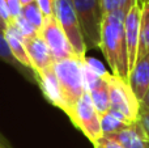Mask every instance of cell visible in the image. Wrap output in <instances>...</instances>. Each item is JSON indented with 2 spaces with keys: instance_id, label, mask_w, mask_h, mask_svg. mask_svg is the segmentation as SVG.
<instances>
[{
  "instance_id": "6da1fadb",
  "label": "cell",
  "mask_w": 149,
  "mask_h": 148,
  "mask_svg": "<svg viewBox=\"0 0 149 148\" xmlns=\"http://www.w3.org/2000/svg\"><path fill=\"white\" fill-rule=\"evenodd\" d=\"M126 12H116L103 15L101 24L100 49L107 62L113 75L128 83V58H127L126 37H124V18Z\"/></svg>"
},
{
  "instance_id": "7a4b0ae2",
  "label": "cell",
  "mask_w": 149,
  "mask_h": 148,
  "mask_svg": "<svg viewBox=\"0 0 149 148\" xmlns=\"http://www.w3.org/2000/svg\"><path fill=\"white\" fill-rule=\"evenodd\" d=\"M82 60L79 58L59 60L54 63V71L60 87L62 98L64 101V113L72 118L74 106L85 93L82 83Z\"/></svg>"
},
{
  "instance_id": "3957f363",
  "label": "cell",
  "mask_w": 149,
  "mask_h": 148,
  "mask_svg": "<svg viewBox=\"0 0 149 148\" xmlns=\"http://www.w3.org/2000/svg\"><path fill=\"white\" fill-rule=\"evenodd\" d=\"M86 49L100 47L103 12L101 0H71Z\"/></svg>"
},
{
  "instance_id": "277c9868",
  "label": "cell",
  "mask_w": 149,
  "mask_h": 148,
  "mask_svg": "<svg viewBox=\"0 0 149 148\" xmlns=\"http://www.w3.org/2000/svg\"><path fill=\"white\" fill-rule=\"evenodd\" d=\"M54 16L60 28L63 29L64 34L67 36L74 51V55L82 60L85 58V52L88 49L84 42V37H82L81 28H80L72 1L71 0H54Z\"/></svg>"
},
{
  "instance_id": "5b68a950",
  "label": "cell",
  "mask_w": 149,
  "mask_h": 148,
  "mask_svg": "<svg viewBox=\"0 0 149 148\" xmlns=\"http://www.w3.org/2000/svg\"><path fill=\"white\" fill-rule=\"evenodd\" d=\"M106 80H107L109 93H110V109L123 114L130 122H137L140 102L135 97L128 83L113 73H107Z\"/></svg>"
},
{
  "instance_id": "8992f818",
  "label": "cell",
  "mask_w": 149,
  "mask_h": 148,
  "mask_svg": "<svg viewBox=\"0 0 149 148\" xmlns=\"http://www.w3.org/2000/svg\"><path fill=\"white\" fill-rule=\"evenodd\" d=\"M73 125L79 127L85 134L92 143L97 142L102 136V128H101V115L95 110L90 96L85 92L79 100L77 105L74 106L73 115L71 118Z\"/></svg>"
},
{
  "instance_id": "52a82bcc",
  "label": "cell",
  "mask_w": 149,
  "mask_h": 148,
  "mask_svg": "<svg viewBox=\"0 0 149 148\" xmlns=\"http://www.w3.org/2000/svg\"><path fill=\"white\" fill-rule=\"evenodd\" d=\"M38 33L42 37V39L46 42L47 47L50 50V54L54 58L55 62L70 59V58H77L74 55V51L70 41H68L67 36L58 24L55 16L45 18L43 26Z\"/></svg>"
},
{
  "instance_id": "ba28073f",
  "label": "cell",
  "mask_w": 149,
  "mask_h": 148,
  "mask_svg": "<svg viewBox=\"0 0 149 148\" xmlns=\"http://www.w3.org/2000/svg\"><path fill=\"white\" fill-rule=\"evenodd\" d=\"M140 18H141V4L136 3L127 12L124 18V37L127 46V58H128V70L134 68L137 60V50H139L140 38Z\"/></svg>"
},
{
  "instance_id": "9c48e42d",
  "label": "cell",
  "mask_w": 149,
  "mask_h": 148,
  "mask_svg": "<svg viewBox=\"0 0 149 148\" xmlns=\"http://www.w3.org/2000/svg\"><path fill=\"white\" fill-rule=\"evenodd\" d=\"M24 46L26 49V54L30 60L31 70L34 72V76H38L39 73L45 72L46 70L54 67V58L50 54V50L47 47L46 42L42 39V37L38 34L33 37L24 38Z\"/></svg>"
},
{
  "instance_id": "30bf717a",
  "label": "cell",
  "mask_w": 149,
  "mask_h": 148,
  "mask_svg": "<svg viewBox=\"0 0 149 148\" xmlns=\"http://www.w3.org/2000/svg\"><path fill=\"white\" fill-rule=\"evenodd\" d=\"M128 85L137 101L141 102L149 89V54L137 59L134 68L130 71Z\"/></svg>"
},
{
  "instance_id": "8fae6325",
  "label": "cell",
  "mask_w": 149,
  "mask_h": 148,
  "mask_svg": "<svg viewBox=\"0 0 149 148\" xmlns=\"http://www.w3.org/2000/svg\"><path fill=\"white\" fill-rule=\"evenodd\" d=\"M36 79L38 80L39 85H41V89L43 92L45 97L51 102L54 106L62 109L63 112L65 110V105L64 101L62 98V93H60V87L59 83H58L56 75H55L54 67L46 70L45 72L39 73L38 76H36Z\"/></svg>"
},
{
  "instance_id": "7c38bea8",
  "label": "cell",
  "mask_w": 149,
  "mask_h": 148,
  "mask_svg": "<svg viewBox=\"0 0 149 148\" xmlns=\"http://www.w3.org/2000/svg\"><path fill=\"white\" fill-rule=\"evenodd\" d=\"M113 139L122 144L123 148H149V140L145 136L143 128L137 122L130 125L119 133L111 134Z\"/></svg>"
},
{
  "instance_id": "4fadbf2b",
  "label": "cell",
  "mask_w": 149,
  "mask_h": 148,
  "mask_svg": "<svg viewBox=\"0 0 149 148\" xmlns=\"http://www.w3.org/2000/svg\"><path fill=\"white\" fill-rule=\"evenodd\" d=\"M4 36H5L8 47H9L13 58H15L24 68H29L30 71H33L31 70L30 60H29L28 54H26V49H25V46H24V42H22L24 38L18 34V31L16 30L15 28H12L10 25H7Z\"/></svg>"
},
{
  "instance_id": "5bb4252c",
  "label": "cell",
  "mask_w": 149,
  "mask_h": 148,
  "mask_svg": "<svg viewBox=\"0 0 149 148\" xmlns=\"http://www.w3.org/2000/svg\"><path fill=\"white\" fill-rule=\"evenodd\" d=\"M106 75L102 76L100 81L88 92L95 110L100 115H103L110 110V93H109V84L106 80Z\"/></svg>"
},
{
  "instance_id": "9a60e30c",
  "label": "cell",
  "mask_w": 149,
  "mask_h": 148,
  "mask_svg": "<svg viewBox=\"0 0 149 148\" xmlns=\"http://www.w3.org/2000/svg\"><path fill=\"white\" fill-rule=\"evenodd\" d=\"M132 125L123 114L119 112L110 109L107 113L101 115V128H102V135H111V134L119 133Z\"/></svg>"
},
{
  "instance_id": "2e32d148",
  "label": "cell",
  "mask_w": 149,
  "mask_h": 148,
  "mask_svg": "<svg viewBox=\"0 0 149 148\" xmlns=\"http://www.w3.org/2000/svg\"><path fill=\"white\" fill-rule=\"evenodd\" d=\"M149 54V3H141V18H140V38L137 59ZM137 62V60H136Z\"/></svg>"
},
{
  "instance_id": "e0dca14e",
  "label": "cell",
  "mask_w": 149,
  "mask_h": 148,
  "mask_svg": "<svg viewBox=\"0 0 149 148\" xmlns=\"http://www.w3.org/2000/svg\"><path fill=\"white\" fill-rule=\"evenodd\" d=\"M21 16L25 18L28 22H30L37 30H41V28L43 26L45 22V16L42 15L41 9L38 8L37 3H30L28 5H24L22 7V12H21Z\"/></svg>"
},
{
  "instance_id": "ac0fdd59",
  "label": "cell",
  "mask_w": 149,
  "mask_h": 148,
  "mask_svg": "<svg viewBox=\"0 0 149 148\" xmlns=\"http://www.w3.org/2000/svg\"><path fill=\"white\" fill-rule=\"evenodd\" d=\"M102 3V12L103 15L111 12H116V10H122V12H128L139 0H101Z\"/></svg>"
},
{
  "instance_id": "d6986e66",
  "label": "cell",
  "mask_w": 149,
  "mask_h": 148,
  "mask_svg": "<svg viewBox=\"0 0 149 148\" xmlns=\"http://www.w3.org/2000/svg\"><path fill=\"white\" fill-rule=\"evenodd\" d=\"M8 25L15 28L22 38H28V37H33V36H36V34H38V30H37L30 22H28L22 16H18V17L13 18Z\"/></svg>"
},
{
  "instance_id": "ffe728a7",
  "label": "cell",
  "mask_w": 149,
  "mask_h": 148,
  "mask_svg": "<svg viewBox=\"0 0 149 148\" xmlns=\"http://www.w3.org/2000/svg\"><path fill=\"white\" fill-rule=\"evenodd\" d=\"M0 59L5 60L8 64L13 66V67L18 68V70H22L24 68L22 66L13 58L12 52H10L9 47H8L7 39H5V36H4V31H1V30H0Z\"/></svg>"
},
{
  "instance_id": "44dd1931",
  "label": "cell",
  "mask_w": 149,
  "mask_h": 148,
  "mask_svg": "<svg viewBox=\"0 0 149 148\" xmlns=\"http://www.w3.org/2000/svg\"><path fill=\"white\" fill-rule=\"evenodd\" d=\"M81 68H82V83H84V91L89 92L90 89H92L93 87L98 83V81H100L101 76H98L97 73L93 72V71L84 63V60H82Z\"/></svg>"
},
{
  "instance_id": "7402d4cb",
  "label": "cell",
  "mask_w": 149,
  "mask_h": 148,
  "mask_svg": "<svg viewBox=\"0 0 149 148\" xmlns=\"http://www.w3.org/2000/svg\"><path fill=\"white\" fill-rule=\"evenodd\" d=\"M137 123H139L140 127L143 128L145 136H147L149 140V108L140 106L139 115H137Z\"/></svg>"
},
{
  "instance_id": "603a6c76",
  "label": "cell",
  "mask_w": 149,
  "mask_h": 148,
  "mask_svg": "<svg viewBox=\"0 0 149 148\" xmlns=\"http://www.w3.org/2000/svg\"><path fill=\"white\" fill-rule=\"evenodd\" d=\"M93 146L94 148H123L120 143H118L115 139L109 135H102L97 142L93 143Z\"/></svg>"
},
{
  "instance_id": "cb8c5ba5",
  "label": "cell",
  "mask_w": 149,
  "mask_h": 148,
  "mask_svg": "<svg viewBox=\"0 0 149 148\" xmlns=\"http://www.w3.org/2000/svg\"><path fill=\"white\" fill-rule=\"evenodd\" d=\"M82 60H84V63L93 71V72L97 73L98 76H101V77L105 76L106 73H109L107 71L105 70V67L102 66V63H100L98 60H94V59H92V58H86V57H85Z\"/></svg>"
},
{
  "instance_id": "d4e9b609",
  "label": "cell",
  "mask_w": 149,
  "mask_h": 148,
  "mask_svg": "<svg viewBox=\"0 0 149 148\" xmlns=\"http://www.w3.org/2000/svg\"><path fill=\"white\" fill-rule=\"evenodd\" d=\"M36 3L45 18L54 16V0H36Z\"/></svg>"
},
{
  "instance_id": "484cf974",
  "label": "cell",
  "mask_w": 149,
  "mask_h": 148,
  "mask_svg": "<svg viewBox=\"0 0 149 148\" xmlns=\"http://www.w3.org/2000/svg\"><path fill=\"white\" fill-rule=\"evenodd\" d=\"M8 7V12H9L10 16V21L13 18L21 16V12H22V4H21L20 0H5Z\"/></svg>"
},
{
  "instance_id": "4316f807",
  "label": "cell",
  "mask_w": 149,
  "mask_h": 148,
  "mask_svg": "<svg viewBox=\"0 0 149 148\" xmlns=\"http://www.w3.org/2000/svg\"><path fill=\"white\" fill-rule=\"evenodd\" d=\"M0 18L7 25L10 22V16H9V12H8V7H7L5 0H0Z\"/></svg>"
},
{
  "instance_id": "83f0119b",
  "label": "cell",
  "mask_w": 149,
  "mask_h": 148,
  "mask_svg": "<svg viewBox=\"0 0 149 148\" xmlns=\"http://www.w3.org/2000/svg\"><path fill=\"white\" fill-rule=\"evenodd\" d=\"M140 106H143V108H149V89H148L147 94H145V97L143 98V101L140 102Z\"/></svg>"
},
{
  "instance_id": "f1b7e54d",
  "label": "cell",
  "mask_w": 149,
  "mask_h": 148,
  "mask_svg": "<svg viewBox=\"0 0 149 148\" xmlns=\"http://www.w3.org/2000/svg\"><path fill=\"white\" fill-rule=\"evenodd\" d=\"M5 29H7V24H5L4 21L0 18V30H1V31H5Z\"/></svg>"
},
{
  "instance_id": "f546056e",
  "label": "cell",
  "mask_w": 149,
  "mask_h": 148,
  "mask_svg": "<svg viewBox=\"0 0 149 148\" xmlns=\"http://www.w3.org/2000/svg\"><path fill=\"white\" fill-rule=\"evenodd\" d=\"M20 1H21V4H22V7H24V5L30 4V3H34L36 0H20Z\"/></svg>"
},
{
  "instance_id": "4dcf8cb0",
  "label": "cell",
  "mask_w": 149,
  "mask_h": 148,
  "mask_svg": "<svg viewBox=\"0 0 149 148\" xmlns=\"http://www.w3.org/2000/svg\"><path fill=\"white\" fill-rule=\"evenodd\" d=\"M144 1H147V3H149V0H144Z\"/></svg>"
},
{
  "instance_id": "1f68e13d",
  "label": "cell",
  "mask_w": 149,
  "mask_h": 148,
  "mask_svg": "<svg viewBox=\"0 0 149 148\" xmlns=\"http://www.w3.org/2000/svg\"><path fill=\"white\" fill-rule=\"evenodd\" d=\"M0 148H4V147H1V146H0Z\"/></svg>"
}]
</instances>
